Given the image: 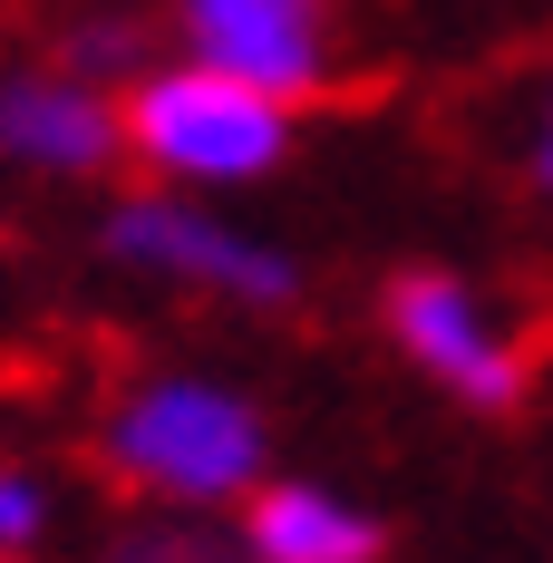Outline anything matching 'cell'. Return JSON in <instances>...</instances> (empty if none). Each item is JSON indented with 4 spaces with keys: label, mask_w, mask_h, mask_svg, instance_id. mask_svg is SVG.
Masks as SVG:
<instances>
[{
    "label": "cell",
    "mask_w": 553,
    "mask_h": 563,
    "mask_svg": "<svg viewBox=\"0 0 553 563\" xmlns=\"http://www.w3.org/2000/svg\"><path fill=\"white\" fill-rule=\"evenodd\" d=\"M98 448H108V466L126 486H146L166 506H233V496L263 486L273 428L214 369H146L136 389H117Z\"/></svg>",
    "instance_id": "6da1fadb"
},
{
    "label": "cell",
    "mask_w": 553,
    "mask_h": 563,
    "mask_svg": "<svg viewBox=\"0 0 553 563\" xmlns=\"http://www.w3.org/2000/svg\"><path fill=\"white\" fill-rule=\"evenodd\" d=\"M117 117H126V156H146L185 195L263 185L291 156V108L263 98V88H243V78H223V68H195V58L146 68Z\"/></svg>",
    "instance_id": "7a4b0ae2"
},
{
    "label": "cell",
    "mask_w": 553,
    "mask_h": 563,
    "mask_svg": "<svg viewBox=\"0 0 553 563\" xmlns=\"http://www.w3.org/2000/svg\"><path fill=\"white\" fill-rule=\"evenodd\" d=\"M108 263H126V273H146V282H195V291L243 301V311H281L301 291V263L281 243L204 214L195 195H126L108 214Z\"/></svg>",
    "instance_id": "3957f363"
},
{
    "label": "cell",
    "mask_w": 553,
    "mask_h": 563,
    "mask_svg": "<svg viewBox=\"0 0 553 563\" xmlns=\"http://www.w3.org/2000/svg\"><path fill=\"white\" fill-rule=\"evenodd\" d=\"M388 340L466 408H515L524 398V350L466 273H398L388 282Z\"/></svg>",
    "instance_id": "277c9868"
},
{
    "label": "cell",
    "mask_w": 553,
    "mask_h": 563,
    "mask_svg": "<svg viewBox=\"0 0 553 563\" xmlns=\"http://www.w3.org/2000/svg\"><path fill=\"white\" fill-rule=\"evenodd\" d=\"M175 30H185L195 68H223L281 108H301L331 78V10L321 0H175Z\"/></svg>",
    "instance_id": "5b68a950"
},
{
    "label": "cell",
    "mask_w": 553,
    "mask_h": 563,
    "mask_svg": "<svg viewBox=\"0 0 553 563\" xmlns=\"http://www.w3.org/2000/svg\"><path fill=\"white\" fill-rule=\"evenodd\" d=\"M0 156L30 175H98L126 156V117L98 78L20 68V78H0Z\"/></svg>",
    "instance_id": "8992f818"
},
{
    "label": "cell",
    "mask_w": 553,
    "mask_h": 563,
    "mask_svg": "<svg viewBox=\"0 0 553 563\" xmlns=\"http://www.w3.org/2000/svg\"><path fill=\"white\" fill-rule=\"evenodd\" d=\"M388 525L311 476H263L243 496V563H379Z\"/></svg>",
    "instance_id": "52a82bcc"
},
{
    "label": "cell",
    "mask_w": 553,
    "mask_h": 563,
    "mask_svg": "<svg viewBox=\"0 0 553 563\" xmlns=\"http://www.w3.org/2000/svg\"><path fill=\"white\" fill-rule=\"evenodd\" d=\"M49 525H58L49 476H30V466H0V554H10V563L40 554V544H49Z\"/></svg>",
    "instance_id": "ba28073f"
},
{
    "label": "cell",
    "mask_w": 553,
    "mask_h": 563,
    "mask_svg": "<svg viewBox=\"0 0 553 563\" xmlns=\"http://www.w3.org/2000/svg\"><path fill=\"white\" fill-rule=\"evenodd\" d=\"M98 68H136V30L126 20H88L68 40V78H98Z\"/></svg>",
    "instance_id": "9c48e42d"
},
{
    "label": "cell",
    "mask_w": 553,
    "mask_h": 563,
    "mask_svg": "<svg viewBox=\"0 0 553 563\" xmlns=\"http://www.w3.org/2000/svg\"><path fill=\"white\" fill-rule=\"evenodd\" d=\"M108 563H223L204 534H175V525H146V534H126Z\"/></svg>",
    "instance_id": "30bf717a"
},
{
    "label": "cell",
    "mask_w": 553,
    "mask_h": 563,
    "mask_svg": "<svg viewBox=\"0 0 553 563\" xmlns=\"http://www.w3.org/2000/svg\"><path fill=\"white\" fill-rule=\"evenodd\" d=\"M534 185L553 195V98H544V136H534Z\"/></svg>",
    "instance_id": "8fae6325"
},
{
    "label": "cell",
    "mask_w": 553,
    "mask_h": 563,
    "mask_svg": "<svg viewBox=\"0 0 553 563\" xmlns=\"http://www.w3.org/2000/svg\"><path fill=\"white\" fill-rule=\"evenodd\" d=\"M0 563H10V554H0Z\"/></svg>",
    "instance_id": "7c38bea8"
}]
</instances>
